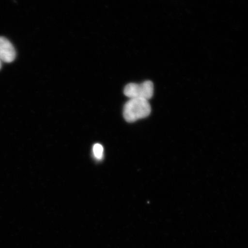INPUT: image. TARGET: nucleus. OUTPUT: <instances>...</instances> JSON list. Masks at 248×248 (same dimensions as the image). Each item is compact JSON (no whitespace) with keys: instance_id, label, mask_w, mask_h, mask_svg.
<instances>
[{"instance_id":"f257e3e1","label":"nucleus","mask_w":248,"mask_h":248,"mask_svg":"<svg viewBox=\"0 0 248 248\" xmlns=\"http://www.w3.org/2000/svg\"><path fill=\"white\" fill-rule=\"evenodd\" d=\"M151 107L148 100L133 98L124 105L123 115L128 123H133L150 115Z\"/></svg>"},{"instance_id":"f03ea898","label":"nucleus","mask_w":248,"mask_h":248,"mask_svg":"<svg viewBox=\"0 0 248 248\" xmlns=\"http://www.w3.org/2000/svg\"><path fill=\"white\" fill-rule=\"evenodd\" d=\"M154 91L153 83L150 80H147L140 84L129 83L124 88V93L130 99H143L148 101L153 97Z\"/></svg>"},{"instance_id":"7ed1b4c3","label":"nucleus","mask_w":248,"mask_h":248,"mask_svg":"<svg viewBox=\"0 0 248 248\" xmlns=\"http://www.w3.org/2000/svg\"><path fill=\"white\" fill-rule=\"evenodd\" d=\"M16 56L15 49L11 42L4 37H0V60L11 63L15 61Z\"/></svg>"},{"instance_id":"20e7f679","label":"nucleus","mask_w":248,"mask_h":248,"mask_svg":"<svg viewBox=\"0 0 248 248\" xmlns=\"http://www.w3.org/2000/svg\"><path fill=\"white\" fill-rule=\"evenodd\" d=\"M93 154L94 157L98 160L102 159L103 157L104 148L100 144H95L93 148Z\"/></svg>"},{"instance_id":"39448f33","label":"nucleus","mask_w":248,"mask_h":248,"mask_svg":"<svg viewBox=\"0 0 248 248\" xmlns=\"http://www.w3.org/2000/svg\"><path fill=\"white\" fill-rule=\"evenodd\" d=\"M1 61L0 60V69H1Z\"/></svg>"}]
</instances>
